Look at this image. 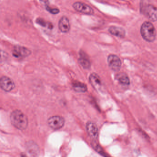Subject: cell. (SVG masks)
I'll return each mask as SVG.
<instances>
[{"instance_id":"obj_6","label":"cell","mask_w":157,"mask_h":157,"mask_svg":"<svg viewBox=\"0 0 157 157\" xmlns=\"http://www.w3.org/2000/svg\"><path fill=\"white\" fill-rule=\"evenodd\" d=\"M108 62L109 66L112 71H120L122 65L121 61L117 55H110L108 57Z\"/></svg>"},{"instance_id":"obj_10","label":"cell","mask_w":157,"mask_h":157,"mask_svg":"<svg viewBox=\"0 0 157 157\" xmlns=\"http://www.w3.org/2000/svg\"><path fill=\"white\" fill-rule=\"evenodd\" d=\"M26 149L32 157H38L40 154L38 146L33 141H29L26 144Z\"/></svg>"},{"instance_id":"obj_18","label":"cell","mask_w":157,"mask_h":157,"mask_svg":"<svg viewBox=\"0 0 157 157\" xmlns=\"http://www.w3.org/2000/svg\"><path fill=\"white\" fill-rule=\"evenodd\" d=\"M46 8L48 12H49L53 14H56L60 13V10L58 8H51L49 6H46Z\"/></svg>"},{"instance_id":"obj_2","label":"cell","mask_w":157,"mask_h":157,"mask_svg":"<svg viewBox=\"0 0 157 157\" xmlns=\"http://www.w3.org/2000/svg\"><path fill=\"white\" fill-rule=\"evenodd\" d=\"M141 33L143 38L148 42H153L155 39V29L150 22H145L143 24L141 27Z\"/></svg>"},{"instance_id":"obj_4","label":"cell","mask_w":157,"mask_h":157,"mask_svg":"<svg viewBox=\"0 0 157 157\" xmlns=\"http://www.w3.org/2000/svg\"><path fill=\"white\" fill-rule=\"evenodd\" d=\"M65 121L62 117L60 116H52L49 118L48 123L52 129L54 130H59L63 127Z\"/></svg>"},{"instance_id":"obj_5","label":"cell","mask_w":157,"mask_h":157,"mask_svg":"<svg viewBox=\"0 0 157 157\" xmlns=\"http://www.w3.org/2000/svg\"><path fill=\"white\" fill-rule=\"evenodd\" d=\"M73 6L76 11L81 13L89 15L94 14L93 9L88 5L82 2H76L74 3Z\"/></svg>"},{"instance_id":"obj_16","label":"cell","mask_w":157,"mask_h":157,"mask_svg":"<svg viewBox=\"0 0 157 157\" xmlns=\"http://www.w3.org/2000/svg\"><path fill=\"white\" fill-rule=\"evenodd\" d=\"M92 146L93 148L95 149L96 151H97L98 153H99L100 155H102L103 156L105 157H110L109 156L108 154H106V153L104 152L102 147L98 143H97L96 140H94V141L92 142Z\"/></svg>"},{"instance_id":"obj_9","label":"cell","mask_w":157,"mask_h":157,"mask_svg":"<svg viewBox=\"0 0 157 157\" xmlns=\"http://www.w3.org/2000/svg\"><path fill=\"white\" fill-rule=\"evenodd\" d=\"M31 52L26 48L21 46L14 47L13 51L14 57L17 58H25L30 55Z\"/></svg>"},{"instance_id":"obj_7","label":"cell","mask_w":157,"mask_h":157,"mask_svg":"<svg viewBox=\"0 0 157 157\" xmlns=\"http://www.w3.org/2000/svg\"><path fill=\"white\" fill-rule=\"evenodd\" d=\"M0 86L3 90L6 92L11 91L15 86L14 83L12 79L6 76H3L1 78Z\"/></svg>"},{"instance_id":"obj_17","label":"cell","mask_w":157,"mask_h":157,"mask_svg":"<svg viewBox=\"0 0 157 157\" xmlns=\"http://www.w3.org/2000/svg\"><path fill=\"white\" fill-rule=\"evenodd\" d=\"M79 62L84 68L88 69L90 67V62L86 57H81V58L79 59Z\"/></svg>"},{"instance_id":"obj_8","label":"cell","mask_w":157,"mask_h":157,"mask_svg":"<svg viewBox=\"0 0 157 157\" xmlns=\"http://www.w3.org/2000/svg\"><path fill=\"white\" fill-rule=\"evenodd\" d=\"M86 129L87 133L91 139L94 140L97 139L98 137V129L95 123L88 122L86 125Z\"/></svg>"},{"instance_id":"obj_1","label":"cell","mask_w":157,"mask_h":157,"mask_svg":"<svg viewBox=\"0 0 157 157\" xmlns=\"http://www.w3.org/2000/svg\"><path fill=\"white\" fill-rule=\"evenodd\" d=\"M10 120L12 124L21 131L26 129L28 124L27 117L22 111L18 110H16L11 113Z\"/></svg>"},{"instance_id":"obj_3","label":"cell","mask_w":157,"mask_h":157,"mask_svg":"<svg viewBox=\"0 0 157 157\" xmlns=\"http://www.w3.org/2000/svg\"><path fill=\"white\" fill-rule=\"evenodd\" d=\"M143 14L152 21H157V8L152 5H147L142 9Z\"/></svg>"},{"instance_id":"obj_15","label":"cell","mask_w":157,"mask_h":157,"mask_svg":"<svg viewBox=\"0 0 157 157\" xmlns=\"http://www.w3.org/2000/svg\"><path fill=\"white\" fill-rule=\"evenodd\" d=\"M73 86L74 90L77 92H84L87 90V86L85 84L80 82H74L73 83Z\"/></svg>"},{"instance_id":"obj_19","label":"cell","mask_w":157,"mask_h":157,"mask_svg":"<svg viewBox=\"0 0 157 157\" xmlns=\"http://www.w3.org/2000/svg\"><path fill=\"white\" fill-rule=\"evenodd\" d=\"M19 157H28L26 154H24V153H22V154L20 155V156Z\"/></svg>"},{"instance_id":"obj_20","label":"cell","mask_w":157,"mask_h":157,"mask_svg":"<svg viewBox=\"0 0 157 157\" xmlns=\"http://www.w3.org/2000/svg\"><path fill=\"white\" fill-rule=\"evenodd\" d=\"M41 2H42L45 3H47L48 2H49V0H40Z\"/></svg>"},{"instance_id":"obj_12","label":"cell","mask_w":157,"mask_h":157,"mask_svg":"<svg viewBox=\"0 0 157 157\" xmlns=\"http://www.w3.org/2000/svg\"><path fill=\"white\" fill-rule=\"evenodd\" d=\"M59 28L63 33L69 32L71 28L70 21L66 17H62L59 22Z\"/></svg>"},{"instance_id":"obj_11","label":"cell","mask_w":157,"mask_h":157,"mask_svg":"<svg viewBox=\"0 0 157 157\" xmlns=\"http://www.w3.org/2000/svg\"><path fill=\"white\" fill-rule=\"evenodd\" d=\"M89 81L92 86L98 91L102 89L103 85L100 77L96 73H93L89 76Z\"/></svg>"},{"instance_id":"obj_13","label":"cell","mask_w":157,"mask_h":157,"mask_svg":"<svg viewBox=\"0 0 157 157\" xmlns=\"http://www.w3.org/2000/svg\"><path fill=\"white\" fill-rule=\"evenodd\" d=\"M109 31L112 35L119 37L123 38L125 36V31L124 29L116 26H111L108 29Z\"/></svg>"},{"instance_id":"obj_14","label":"cell","mask_w":157,"mask_h":157,"mask_svg":"<svg viewBox=\"0 0 157 157\" xmlns=\"http://www.w3.org/2000/svg\"><path fill=\"white\" fill-rule=\"evenodd\" d=\"M116 79L124 86H129L130 84V80L127 75L124 73H120L117 74Z\"/></svg>"}]
</instances>
